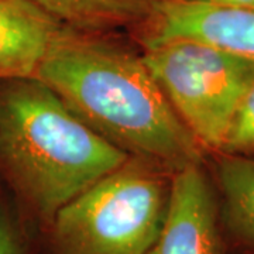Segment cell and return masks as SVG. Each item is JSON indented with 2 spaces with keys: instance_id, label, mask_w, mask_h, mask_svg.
Instances as JSON below:
<instances>
[{
  "instance_id": "6da1fadb",
  "label": "cell",
  "mask_w": 254,
  "mask_h": 254,
  "mask_svg": "<svg viewBox=\"0 0 254 254\" xmlns=\"http://www.w3.org/2000/svg\"><path fill=\"white\" fill-rule=\"evenodd\" d=\"M34 78L131 158L175 174L205 163V151L178 118L141 57L64 28Z\"/></svg>"
},
{
  "instance_id": "7a4b0ae2",
  "label": "cell",
  "mask_w": 254,
  "mask_h": 254,
  "mask_svg": "<svg viewBox=\"0 0 254 254\" xmlns=\"http://www.w3.org/2000/svg\"><path fill=\"white\" fill-rule=\"evenodd\" d=\"M131 157L92 130L44 82L0 81V164L47 219Z\"/></svg>"
},
{
  "instance_id": "3957f363",
  "label": "cell",
  "mask_w": 254,
  "mask_h": 254,
  "mask_svg": "<svg viewBox=\"0 0 254 254\" xmlns=\"http://www.w3.org/2000/svg\"><path fill=\"white\" fill-rule=\"evenodd\" d=\"M173 174L130 158L53 218L63 254H147L167 215Z\"/></svg>"
},
{
  "instance_id": "277c9868",
  "label": "cell",
  "mask_w": 254,
  "mask_h": 254,
  "mask_svg": "<svg viewBox=\"0 0 254 254\" xmlns=\"http://www.w3.org/2000/svg\"><path fill=\"white\" fill-rule=\"evenodd\" d=\"M141 55L165 98L205 154L222 150L254 82V61L195 40H173Z\"/></svg>"
},
{
  "instance_id": "5b68a950",
  "label": "cell",
  "mask_w": 254,
  "mask_h": 254,
  "mask_svg": "<svg viewBox=\"0 0 254 254\" xmlns=\"http://www.w3.org/2000/svg\"><path fill=\"white\" fill-rule=\"evenodd\" d=\"M144 48L173 40H195L254 61V9L203 0H154L144 23Z\"/></svg>"
},
{
  "instance_id": "8992f818",
  "label": "cell",
  "mask_w": 254,
  "mask_h": 254,
  "mask_svg": "<svg viewBox=\"0 0 254 254\" xmlns=\"http://www.w3.org/2000/svg\"><path fill=\"white\" fill-rule=\"evenodd\" d=\"M203 164L173 174L164 225L147 254H226L218 195Z\"/></svg>"
},
{
  "instance_id": "52a82bcc",
  "label": "cell",
  "mask_w": 254,
  "mask_h": 254,
  "mask_svg": "<svg viewBox=\"0 0 254 254\" xmlns=\"http://www.w3.org/2000/svg\"><path fill=\"white\" fill-rule=\"evenodd\" d=\"M64 28L27 0H0V81L34 76Z\"/></svg>"
},
{
  "instance_id": "ba28073f",
  "label": "cell",
  "mask_w": 254,
  "mask_h": 254,
  "mask_svg": "<svg viewBox=\"0 0 254 254\" xmlns=\"http://www.w3.org/2000/svg\"><path fill=\"white\" fill-rule=\"evenodd\" d=\"M209 155L226 252L254 254V158L226 153Z\"/></svg>"
},
{
  "instance_id": "9c48e42d",
  "label": "cell",
  "mask_w": 254,
  "mask_h": 254,
  "mask_svg": "<svg viewBox=\"0 0 254 254\" xmlns=\"http://www.w3.org/2000/svg\"><path fill=\"white\" fill-rule=\"evenodd\" d=\"M65 27L99 31L145 23L154 0H27Z\"/></svg>"
},
{
  "instance_id": "30bf717a",
  "label": "cell",
  "mask_w": 254,
  "mask_h": 254,
  "mask_svg": "<svg viewBox=\"0 0 254 254\" xmlns=\"http://www.w3.org/2000/svg\"><path fill=\"white\" fill-rule=\"evenodd\" d=\"M219 153L254 158V82L237 108Z\"/></svg>"
},
{
  "instance_id": "8fae6325",
  "label": "cell",
  "mask_w": 254,
  "mask_h": 254,
  "mask_svg": "<svg viewBox=\"0 0 254 254\" xmlns=\"http://www.w3.org/2000/svg\"><path fill=\"white\" fill-rule=\"evenodd\" d=\"M0 254H24L13 219L0 206Z\"/></svg>"
},
{
  "instance_id": "7c38bea8",
  "label": "cell",
  "mask_w": 254,
  "mask_h": 254,
  "mask_svg": "<svg viewBox=\"0 0 254 254\" xmlns=\"http://www.w3.org/2000/svg\"><path fill=\"white\" fill-rule=\"evenodd\" d=\"M212 4L225 6V7H237V9H254V0H203Z\"/></svg>"
}]
</instances>
